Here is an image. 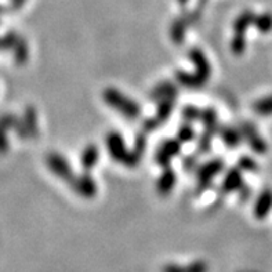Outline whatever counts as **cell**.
Returning <instances> with one entry per match:
<instances>
[{"mask_svg": "<svg viewBox=\"0 0 272 272\" xmlns=\"http://www.w3.org/2000/svg\"><path fill=\"white\" fill-rule=\"evenodd\" d=\"M246 50V35H235L231 40V51L235 55H242Z\"/></svg>", "mask_w": 272, "mask_h": 272, "instance_id": "24", "label": "cell"}, {"mask_svg": "<svg viewBox=\"0 0 272 272\" xmlns=\"http://www.w3.org/2000/svg\"><path fill=\"white\" fill-rule=\"evenodd\" d=\"M181 152V141L177 140H166L158 148L155 154L156 163L162 167H167L170 160Z\"/></svg>", "mask_w": 272, "mask_h": 272, "instance_id": "5", "label": "cell"}, {"mask_svg": "<svg viewBox=\"0 0 272 272\" xmlns=\"http://www.w3.org/2000/svg\"><path fill=\"white\" fill-rule=\"evenodd\" d=\"M27 57H28L27 44H25L24 40H21V42L17 44V51H16L17 62H18V64H24V62L27 61Z\"/></svg>", "mask_w": 272, "mask_h": 272, "instance_id": "29", "label": "cell"}, {"mask_svg": "<svg viewBox=\"0 0 272 272\" xmlns=\"http://www.w3.org/2000/svg\"><path fill=\"white\" fill-rule=\"evenodd\" d=\"M162 124V123L156 119V117H150V119H147L143 124V128H144L145 133H148V131H152V130H155Z\"/></svg>", "mask_w": 272, "mask_h": 272, "instance_id": "30", "label": "cell"}, {"mask_svg": "<svg viewBox=\"0 0 272 272\" xmlns=\"http://www.w3.org/2000/svg\"><path fill=\"white\" fill-rule=\"evenodd\" d=\"M98 159H100V150H98V147L94 144H89L83 150V152H82L80 163H82V167L85 169V171H90L97 165Z\"/></svg>", "mask_w": 272, "mask_h": 272, "instance_id": "14", "label": "cell"}, {"mask_svg": "<svg viewBox=\"0 0 272 272\" xmlns=\"http://www.w3.org/2000/svg\"><path fill=\"white\" fill-rule=\"evenodd\" d=\"M176 100L177 96H169L158 101V112H156L155 117L160 123L166 122L169 119V116L171 115V111L174 108V104H176Z\"/></svg>", "mask_w": 272, "mask_h": 272, "instance_id": "18", "label": "cell"}, {"mask_svg": "<svg viewBox=\"0 0 272 272\" xmlns=\"http://www.w3.org/2000/svg\"><path fill=\"white\" fill-rule=\"evenodd\" d=\"M107 148L109 155L112 156V159H115L116 162H122L124 160V158L127 156V148H126V144H124V140L120 134L117 131H111L108 133L107 140Z\"/></svg>", "mask_w": 272, "mask_h": 272, "instance_id": "7", "label": "cell"}, {"mask_svg": "<svg viewBox=\"0 0 272 272\" xmlns=\"http://www.w3.org/2000/svg\"><path fill=\"white\" fill-rule=\"evenodd\" d=\"M104 101L107 102L109 107L116 109L117 112L122 113L123 116L127 119H137L140 116V107L139 104H135L133 100H130L128 97L122 94L120 91L113 89V87H108L102 93Z\"/></svg>", "mask_w": 272, "mask_h": 272, "instance_id": "1", "label": "cell"}, {"mask_svg": "<svg viewBox=\"0 0 272 272\" xmlns=\"http://www.w3.org/2000/svg\"><path fill=\"white\" fill-rule=\"evenodd\" d=\"M200 120L205 126V131L216 134L219 133V122H217V113L213 108H206L202 111V117Z\"/></svg>", "mask_w": 272, "mask_h": 272, "instance_id": "20", "label": "cell"}, {"mask_svg": "<svg viewBox=\"0 0 272 272\" xmlns=\"http://www.w3.org/2000/svg\"><path fill=\"white\" fill-rule=\"evenodd\" d=\"M256 14L253 11H243L238 16V18L234 22V32L235 35H246V31L254 24Z\"/></svg>", "mask_w": 272, "mask_h": 272, "instance_id": "17", "label": "cell"}, {"mask_svg": "<svg viewBox=\"0 0 272 272\" xmlns=\"http://www.w3.org/2000/svg\"><path fill=\"white\" fill-rule=\"evenodd\" d=\"M243 176H242V170L239 167H232L227 171L224 181H223V192L230 193L239 191L240 188L243 187Z\"/></svg>", "mask_w": 272, "mask_h": 272, "instance_id": "12", "label": "cell"}, {"mask_svg": "<svg viewBox=\"0 0 272 272\" xmlns=\"http://www.w3.org/2000/svg\"><path fill=\"white\" fill-rule=\"evenodd\" d=\"M253 111L258 116H272V96H267L257 100L253 104Z\"/></svg>", "mask_w": 272, "mask_h": 272, "instance_id": "21", "label": "cell"}, {"mask_svg": "<svg viewBox=\"0 0 272 272\" xmlns=\"http://www.w3.org/2000/svg\"><path fill=\"white\" fill-rule=\"evenodd\" d=\"M238 167H239L242 171H249V173H256L258 171V163L256 162V159H253L251 156H242L238 162Z\"/></svg>", "mask_w": 272, "mask_h": 272, "instance_id": "26", "label": "cell"}, {"mask_svg": "<svg viewBox=\"0 0 272 272\" xmlns=\"http://www.w3.org/2000/svg\"><path fill=\"white\" fill-rule=\"evenodd\" d=\"M189 25H191V22H189L187 16L177 18L176 21L173 22V25H171L170 31L171 40L176 43V44H181V43L184 42L185 32H187V29Z\"/></svg>", "mask_w": 272, "mask_h": 272, "instance_id": "15", "label": "cell"}, {"mask_svg": "<svg viewBox=\"0 0 272 272\" xmlns=\"http://www.w3.org/2000/svg\"><path fill=\"white\" fill-rule=\"evenodd\" d=\"M240 133L243 140H246V143L249 144L251 150L254 151L258 155H262L268 151V144L265 140L262 139L261 135L258 134L257 128L254 124H251L250 122L240 123Z\"/></svg>", "mask_w": 272, "mask_h": 272, "instance_id": "3", "label": "cell"}, {"mask_svg": "<svg viewBox=\"0 0 272 272\" xmlns=\"http://www.w3.org/2000/svg\"><path fill=\"white\" fill-rule=\"evenodd\" d=\"M238 192H239L240 202H247V200H249V197H250V195H251V189L247 187V185L243 184V187L240 188Z\"/></svg>", "mask_w": 272, "mask_h": 272, "instance_id": "31", "label": "cell"}, {"mask_svg": "<svg viewBox=\"0 0 272 272\" xmlns=\"http://www.w3.org/2000/svg\"><path fill=\"white\" fill-rule=\"evenodd\" d=\"M46 162H47L48 169L53 171L55 176H58L61 180L70 182L71 180L75 177L74 176V171H72L70 162L65 159L61 154H58V152L48 154Z\"/></svg>", "mask_w": 272, "mask_h": 272, "instance_id": "4", "label": "cell"}, {"mask_svg": "<svg viewBox=\"0 0 272 272\" xmlns=\"http://www.w3.org/2000/svg\"><path fill=\"white\" fill-rule=\"evenodd\" d=\"M163 169L165 170L160 174V177L158 178V182H156V191H158L160 196L169 195L173 191V188H174L177 182V174L174 173V170L170 169L169 166L163 167Z\"/></svg>", "mask_w": 272, "mask_h": 272, "instance_id": "11", "label": "cell"}, {"mask_svg": "<svg viewBox=\"0 0 272 272\" xmlns=\"http://www.w3.org/2000/svg\"><path fill=\"white\" fill-rule=\"evenodd\" d=\"M195 139V130L193 127L189 124V123H185V124H182L180 130H178V140L181 141V143H189V141H192Z\"/></svg>", "mask_w": 272, "mask_h": 272, "instance_id": "27", "label": "cell"}, {"mask_svg": "<svg viewBox=\"0 0 272 272\" xmlns=\"http://www.w3.org/2000/svg\"><path fill=\"white\" fill-rule=\"evenodd\" d=\"M258 32L268 33L272 31V14L271 13H262L260 16H256L254 24H253Z\"/></svg>", "mask_w": 272, "mask_h": 272, "instance_id": "23", "label": "cell"}, {"mask_svg": "<svg viewBox=\"0 0 272 272\" xmlns=\"http://www.w3.org/2000/svg\"><path fill=\"white\" fill-rule=\"evenodd\" d=\"M147 148V140H145L144 134H139L135 139V145H134L133 151H128L127 156L123 160V165H126L128 169H133L139 165L140 160L143 158Z\"/></svg>", "mask_w": 272, "mask_h": 272, "instance_id": "9", "label": "cell"}, {"mask_svg": "<svg viewBox=\"0 0 272 272\" xmlns=\"http://www.w3.org/2000/svg\"><path fill=\"white\" fill-rule=\"evenodd\" d=\"M163 272H208V267L203 261H195L188 267H180V265H167Z\"/></svg>", "mask_w": 272, "mask_h": 272, "instance_id": "22", "label": "cell"}, {"mask_svg": "<svg viewBox=\"0 0 272 272\" xmlns=\"http://www.w3.org/2000/svg\"><path fill=\"white\" fill-rule=\"evenodd\" d=\"M184 167H185V170H192L193 167H196V158L188 156L187 159L184 160Z\"/></svg>", "mask_w": 272, "mask_h": 272, "instance_id": "32", "label": "cell"}, {"mask_svg": "<svg viewBox=\"0 0 272 272\" xmlns=\"http://www.w3.org/2000/svg\"><path fill=\"white\" fill-rule=\"evenodd\" d=\"M272 210V189L267 188L264 189L258 197H257L256 203H254V217L258 220H262L267 217L268 214L271 213Z\"/></svg>", "mask_w": 272, "mask_h": 272, "instance_id": "10", "label": "cell"}, {"mask_svg": "<svg viewBox=\"0 0 272 272\" xmlns=\"http://www.w3.org/2000/svg\"><path fill=\"white\" fill-rule=\"evenodd\" d=\"M178 91H177V87L171 82H162L159 85L156 86L155 89L151 93V100L154 101H160L162 98L169 96H177Z\"/></svg>", "mask_w": 272, "mask_h": 272, "instance_id": "19", "label": "cell"}, {"mask_svg": "<svg viewBox=\"0 0 272 272\" xmlns=\"http://www.w3.org/2000/svg\"><path fill=\"white\" fill-rule=\"evenodd\" d=\"M178 2H180V3H181V5H185V3H187L188 0H178Z\"/></svg>", "mask_w": 272, "mask_h": 272, "instance_id": "33", "label": "cell"}, {"mask_svg": "<svg viewBox=\"0 0 272 272\" xmlns=\"http://www.w3.org/2000/svg\"><path fill=\"white\" fill-rule=\"evenodd\" d=\"M176 79L180 85L185 86L188 89H199L206 83L200 76L197 75L196 72L191 74V72H187V71H177Z\"/></svg>", "mask_w": 272, "mask_h": 272, "instance_id": "16", "label": "cell"}, {"mask_svg": "<svg viewBox=\"0 0 272 272\" xmlns=\"http://www.w3.org/2000/svg\"><path fill=\"white\" fill-rule=\"evenodd\" d=\"M71 187L78 195L83 197H94L97 193V184L93 180V177L89 174V171H86L85 174H80L78 177H74L70 181Z\"/></svg>", "mask_w": 272, "mask_h": 272, "instance_id": "6", "label": "cell"}, {"mask_svg": "<svg viewBox=\"0 0 272 272\" xmlns=\"http://www.w3.org/2000/svg\"><path fill=\"white\" fill-rule=\"evenodd\" d=\"M182 117H184L187 122H195V120L202 117V111L197 109L196 107H193V105H188V107L182 109Z\"/></svg>", "mask_w": 272, "mask_h": 272, "instance_id": "28", "label": "cell"}, {"mask_svg": "<svg viewBox=\"0 0 272 272\" xmlns=\"http://www.w3.org/2000/svg\"><path fill=\"white\" fill-rule=\"evenodd\" d=\"M219 133L220 137L223 139L224 141V144L231 148V150H235V148H238L242 143V133H240V130H236V128L231 127V126H224V127H219Z\"/></svg>", "mask_w": 272, "mask_h": 272, "instance_id": "13", "label": "cell"}, {"mask_svg": "<svg viewBox=\"0 0 272 272\" xmlns=\"http://www.w3.org/2000/svg\"><path fill=\"white\" fill-rule=\"evenodd\" d=\"M224 169V160L221 159H213L205 163L199 167L196 176H197V187L196 192L202 193L206 188H209L213 182V178L219 173H221Z\"/></svg>", "mask_w": 272, "mask_h": 272, "instance_id": "2", "label": "cell"}, {"mask_svg": "<svg viewBox=\"0 0 272 272\" xmlns=\"http://www.w3.org/2000/svg\"><path fill=\"white\" fill-rule=\"evenodd\" d=\"M189 59L192 61L193 65H195V72L197 75L200 76L205 82H208L210 75H212V66H210V62L206 58V55L203 53L202 50L199 48H192L189 51Z\"/></svg>", "mask_w": 272, "mask_h": 272, "instance_id": "8", "label": "cell"}, {"mask_svg": "<svg viewBox=\"0 0 272 272\" xmlns=\"http://www.w3.org/2000/svg\"><path fill=\"white\" fill-rule=\"evenodd\" d=\"M25 124H27L28 131L32 133V135L38 134V119H36V112L33 108H28L25 112Z\"/></svg>", "mask_w": 272, "mask_h": 272, "instance_id": "25", "label": "cell"}]
</instances>
